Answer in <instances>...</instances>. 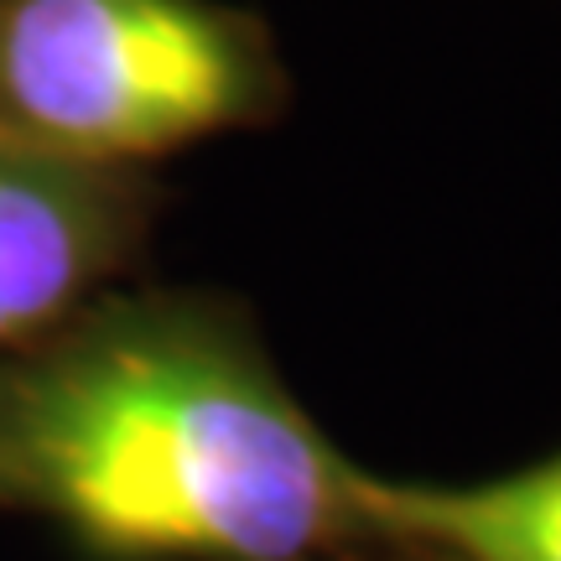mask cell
Returning <instances> with one entry per match:
<instances>
[{
  "mask_svg": "<svg viewBox=\"0 0 561 561\" xmlns=\"http://www.w3.org/2000/svg\"><path fill=\"white\" fill-rule=\"evenodd\" d=\"M276 42L224 0H0V130L121 172L261 121Z\"/></svg>",
  "mask_w": 561,
  "mask_h": 561,
  "instance_id": "2",
  "label": "cell"
},
{
  "mask_svg": "<svg viewBox=\"0 0 561 561\" xmlns=\"http://www.w3.org/2000/svg\"><path fill=\"white\" fill-rule=\"evenodd\" d=\"M0 500L115 561H301L348 468L219 312L110 301L0 359Z\"/></svg>",
  "mask_w": 561,
  "mask_h": 561,
  "instance_id": "1",
  "label": "cell"
},
{
  "mask_svg": "<svg viewBox=\"0 0 561 561\" xmlns=\"http://www.w3.org/2000/svg\"><path fill=\"white\" fill-rule=\"evenodd\" d=\"M130 224L121 172L47 157L0 130V359L79 312L121 261Z\"/></svg>",
  "mask_w": 561,
  "mask_h": 561,
  "instance_id": "3",
  "label": "cell"
},
{
  "mask_svg": "<svg viewBox=\"0 0 561 561\" xmlns=\"http://www.w3.org/2000/svg\"><path fill=\"white\" fill-rule=\"evenodd\" d=\"M348 515L458 561H561V458L479 489L385 483L348 468Z\"/></svg>",
  "mask_w": 561,
  "mask_h": 561,
  "instance_id": "4",
  "label": "cell"
}]
</instances>
